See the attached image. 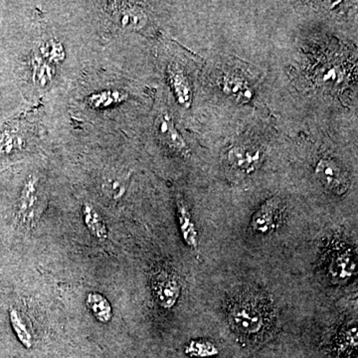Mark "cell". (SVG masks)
<instances>
[{
  "label": "cell",
  "mask_w": 358,
  "mask_h": 358,
  "mask_svg": "<svg viewBox=\"0 0 358 358\" xmlns=\"http://www.w3.org/2000/svg\"><path fill=\"white\" fill-rule=\"evenodd\" d=\"M32 72L35 83L41 87L51 82L54 75L51 65L41 57L33 59Z\"/></svg>",
  "instance_id": "obj_18"
},
{
  "label": "cell",
  "mask_w": 358,
  "mask_h": 358,
  "mask_svg": "<svg viewBox=\"0 0 358 358\" xmlns=\"http://www.w3.org/2000/svg\"><path fill=\"white\" fill-rule=\"evenodd\" d=\"M155 136L164 147L179 155H188V147L185 138L174 126L173 117L167 113H162L155 120Z\"/></svg>",
  "instance_id": "obj_3"
},
{
  "label": "cell",
  "mask_w": 358,
  "mask_h": 358,
  "mask_svg": "<svg viewBox=\"0 0 358 358\" xmlns=\"http://www.w3.org/2000/svg\"><path fill=\"white\" fill-rule=\"evenodd\" d=\"M186 353L192 357H212V355H217L215 346L208 343H201V341H192L189 345L186 348Z\"/></svg>",
  "instance_id": "obj_19"
},
{
  "label": "cell",
  "mask_w": 358,
  "mask_h": 358,
  "mask_svg": "<svg viewBox=\"0 0 358 358\" xmlns=\"http://www.w3.org/2000/svg\"><path fill=\"white\" fill-rule=\"evenodd\" d=\"M222 88L226 95L238 103H246L253 98V91L242 78L227 75L223 78Z\"/></svg>",
  "instance_id": "obj_12"
},
{
  "label": "cell",
  "mask_w": 358,
  "mask_h": 358,
  "mask_svg": "<svg viewBox=\"0 0 358 358\" xmlns=\"http://www.w3.org/2000/svg\"><path fill=\"white\" fill-rule=\"evenodd\" d=\"M176 207H178V217L179 228L181 235L185 243L192 249H197L199 246V235H197L196 227L193 223L192 214L185 199L178 196L176 199Z\"/></svg>",
  "instance_id": "obj_11"
},
{
  "label": "cell",
  "mask_w": 358,
  "mask_h": 358,
  "mask_svg": "<svg viewBox=\"0 0 358 358\" xmlns=\"http://www.w3.org/2000/svg\"><path fill=\"white\" fill-rule=\"evenodd\" d=\"M315 173L320 182L336 194H345L350 188V178L336 160L320 159L315 166Z\"/></svg>",
  "instance_id": "obj_1"
},
{
  "label": "cell",
  "mask_w": 358,
  "mask_h": 358,
  "mask_svg": "<svg viewBox=\"0 0 358 358\" xmlns=\"http://www.w3.org/2000/svg\"><path fill=\"white\" fill-rule=\"evenodd\" d=\"M169 79L178 103L188 108L192 101V90L185 72L176 63L169 65Z\"/></svg>",
  "instance_id": "obj_10"
},
{
  "label": "cell",
  "mask_w": 358,
  "mask_h": 358,
  "mask_svg": "<svg viewBox=\"0 0 358 358\" xmlns=\"http://www.w3.org/2000/svg\"><path fill=\"white\" fill-rule=\"evenodd\" d=\"M113 20L115 24L124 30H138L147 24L148 16L141 7L134 4L115 2Z\"/></svg>",
  "instance_id": "obj_6"
},
{
  "label": "cell",
  "mask_w": 358,
  "mask_h": 358,
  "mask_svg": "<svg viewBox=\"0 0 358 358\" xmlns=\"http://www.w3.org/2000/svg\"><path fill=\"white\" fill-rule=\"evenodd\" d=\"M128 98V94L121 90H110L93 94L88 98V103L94 109H106L119 105Z\"/></svg>",
  "instance_id": "obj_14"
},
{
  "label": "cell",
  "mask_w": 358,
  "mask_h": 358,
  "mask_svg": "<svg viewBox=\"0 0 358 358\" xmlns=\"http://www.w3.org/2000/svg\"><path fill=\"white\" fill-rule=\"evenodd\" d=\"M263 162L260 148L252 145H235L228 152V162L235 169L245 173L256 171Z\"/></svg>",
  "instance_id": "obj_4"
},
{
  "label": "cell",
  "mask_w": 358,
  "mask_h": 358,
  "mask_svg": "<svg viewBox=\"0 0 358 358\" xmlns=\"http://www.w3.org/2000/svg\"><path fill=\"white\" fill-rule=\"evenodd\" d=\"M106 190L112 194L114 199L121 197L124 192V185L119 179H109L107 181V185H105Z\"/></svg>",
  "instance_id": "obj_20"
},
{
  "label": "cell",
  "mask_w": 358,
  "mask_h": 358,
  "mask_svg": "<svg viewBox=\"0 0 358 358\" xmlns=\"http://www.w3.org/2000/svg\"><path fill=\"white\" fill-rule=\"evenodd\" d=\"M9 320L21 345L26 348H31L33 345L31 334L25 326L24 320L21 317L20 313L15 308L9 310Z\"/></svg>",
  "instance_id": "obj_16"
},
{
  "label": "cell",
  "mask_w": 358,
  "mask_h": 358,
  "mask_svg": "<svg viewBox=\"0 0 358 358\" xmlns=\"http://www.w3.org/2000/svg\"><path fill=\"white\" fill-rule=\"evenodd\" d=\"M86 305L90 312L98 322L108 324L113 317V308L110 301L103 294L90 293L87 296Z\"/></svg>",
  "instance_id": "obj_13"
},
{
  "label": "cell",
  "mask_w": 358,
  "mask_h": 358,
  "mask_svg": "<svg viewBox=\"0 0 358 358\" xmlns=\"http://www.w3.org/2000/svg\"><path fill=\"white\" fill-rule=\"evenodd\" d=\"M40 54H41V58L49 64L62 62L65 58V52L62 44L54 39L48 40L41 45Z\"/></svg>",
  "instance_id": "obj_17"
},
{
  "label": "cell",
  "mask_w": 358,
  "mask_h": 358,
  "mask_svg": "<svg viewBox=\"0 0 358 358\" xmlns=\"http://www.w3.org/2000/svg\"><path fill=\"white\" fill-rule=\"evenodd\" d=\"M83 218L85 225L89 232L98 240H105L108 237V228L102 216L89 204H84Z\"/></svg>",
  "instance_id": "obj_15"
},
{
  "label": "cell",
  "mask_w": 358,
  "mask_h": 358,
  "mask_svg": "<svg viewBox=\"0 0 358 358\" xmlns=\"http://www.w3.org/2000/svg\"><path fill=\"white\" fill-rule=\"evenodd\" d=\"M230 320L238 331L246 334L260 333L265 324L262 312L251 303L235 305L230 312Z\"/></svg>",
  "instance_id": "obj_2"
},
{
  "label": "cell",
  "mask_w": 358,
  "mask_h": 358,
  "mask_svg": "<svg viewBox=\"0 0 358 358\" xmlns=\"http://www.w3.org/2000/svg\"><path fill=\"white\" fill-rule=\"evenodd\" d=\"M152 289L157 303L166 310L173 308L180 296V285L178 280L166 273H162L155 278Z\"/></svg>",
  "instance_id": "obj_5"
},
{
  "label": "cell",
  "mask_w": 358,
  "mask_h": 358,
  "mask_svg": "<svg viewBox=\"0 0 358 358\" xmlns=\"http://www.w3.org/2000/svg\"><path fill=\"white\" fill-rule=\"evenodd\" d=\"M281 201L278 197L267 200L254 214L251 221L252 229L260 234L270 232L274 229L275 223L280 217Z\"/></svg>",
  "instance_id": "obj_9"
},
{
  "label": "cell",
  "mask_w": 358,
  "mask_h": 358,
  "mask_svg": "<svg viewBox=\"0 0 358 358\" xmlns=\"http://www.w3.org/2000/svg\"><path fill=\"white\" fill-rule=\"evenodd\" d=\"M39 179L31 174L26 179L18 200V217L21 222L28 223L34 217L35 208L38 201Z\"/></svg>",
  "instance_id": "obj_8"
},
{
  "label": "cell",
  "mask_w": 358,
  "mask_h": 358,
  "mask_svg": "<svg viewBox=\"0 0 358 358\" xmlns=\"http://www.w3.org/2000/svg\"><path fill=\"white\" fill-rule=\"evenodd\" d=\"M357 273V261L352 252L339 251L329 261V275L333 284L350 281Z\"/></svg>",
  "instance_id": "obj_7"
}]
</instances>
